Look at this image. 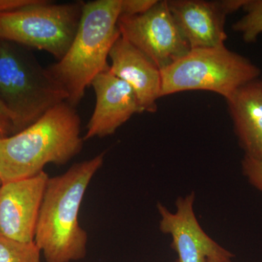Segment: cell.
Here are the masks:
<instances>
[{"label":"cell","mask_w":262,"mask_h":262,"mask_svg":"<svg viewBox=\"0 0 262 262\" xmlns=\"http://www.w3.org/2000/svg\"><path fill=\"white\" fill-rule=\"evenodd\" d=\"M104 156L103 152L74 164L64 173L48 179L34 238L46 262H71L85 257L89 237L79 223V212Z\"/></svg>","instance_id":"6da1fadb"},{"label":"cell","mask_w":262,"mask_h":262,"mask_svg":"<svg viewBox=\"0 0 262 262\" xmlns=\"http://www.w3.org/2000/svg\"><path fill=\"white\" fill-rule=\"evenodd\" d=\"M80 134L78 113L66 101L23 130L0 138V183L31 178L48 164L68 163L82 151Z\"/></svg>","instance_id":"7a4b0ae2"},{"label":"cell","mask_w":262,"mask_h":262,"mask_svg":"<svg viewBox=\"0 0 262 262\" xmlns=\"http://www.w3.org/2000/svg\"><path fill=\"white\" fill-rule=\"evenodd\" d=\"M120 5L121 0L84 3L80 24L68 51L47 67L72 106L80 102L95 77L110 69V51L121 36L117 26Z\"/></svg>","instance_id":"3957f363"},{"label":"cell","mask_w":262,"mask_h":262,"mask_svg":"<svg viewBox=\"0 0 262 262\" xmlns=\"http://www.w3.org/2000/svg\"><path fill=\"white\" fill-rule=\"evenodd\" d=\"M0 98L12 114L15 134L66 102L67 95L47 68L21 46L1 41Z\"/></svg>","instance_id":"277c9868"},{"label":"cell","mask_w":262,"mask_h":262,"mask_svg":"<svg viewBox=\"0 0 262 262\" xmlns=\"http://www.w3.org/2000/svg\"><path fill=\"white\" fill-rule=\"evenodd\" d=\"M259 68L224 46L189 51L161 70V97L189 91H211L230 97L241 86L259 79Z\"/></svg>","instance_id":"5b68a950"},{"label":"cell","mask_w":262,"mask_h":262,"mask_svg":"<svg viewBox=\"0 0 262 262\" xmlns=\"http://www.w3.org/2000/svg\"><path fill=\"white\" fill-rule=\"evenodd\" d=\"M83 4L34 0L20 9L1 13L0 41L48 52L58 61L73 42Z\"/></svg>","instance_id":"8992f818"},{"label":"cell","mask_w":262,"mask_h":262,"mask_svg":"<svg viewBox=\"0 0 262 262\" xmlns=\"http://www.w3.org/2000/svg\"><path fill=\"white\" fill-rule=\"evenodd\" d=\"M117 26L121 37L149 57L160 70L191 50L169 9L168 0L158 1L142 14L120 15Z\"/></svg>","instance_id":"52a82bcc"},{"label":"cell","mask_w":262,"mask_h":262,"mask_svg":"<svg viewBox=\"0 0 262 262\" xmlns=\"http://www.w3.org/2000/svg\"><path fill=\"white\" fill-rule=\"evenodd\" d=\"M48 179L42 171L31 178L0 184V237L34 242Z\"/></svg>","instance_id":"ba28073f"},{"label":"cell","mask_w":262,"mask_h":262,"mask_svg":"<svg viewBox=\"0 0 262 262\" xmlns=\"http://www.w3.org/2000/svg\"><path fill=\"white\" fill-rule=\"evenodd\" d=\"M194 193L179 198L177 211H169L158 203L160 228L173 239L178 262H209L213 259H232L233 255L222 248L202 229L194 211Z\"/></svg>","instance_id":"9c48e42d"},{"label":"cell","mask_w":262,"mask_h":262,"mask_svg":"<svg viewBox=\"0 0 262 262\" xmlns=\"http://www.w3.org/2000/svg\"><path fill=\"white\" fill-rule=\"evenodd\" d=\"M246 0H168L169 9L191 50L218 47L227 40L226 18Z\"/></svg>","instance_id":"30bf717a"},{"label":"cell","mask_w":262,"mask_h":262,"mask_svg":"<svg viewBox=\"0 0 262 262\" xmlns=\"http://www.w3.org/2000/svg\"><path fill=\"white\" fill-rule=\"evenodd\" d=\"M91 85L96 106L86 127L84 140L113 135L135 114L144 113L130 85L108 70L98 74Z\"/></svg>","instance_id":"8fae6325"},{"label":"cell","mask_w":262,"mask_h":262,"mask_svg":"<svg viewBox=\"0 0 262 262\" xmlns=\"http://www.w3.org/2000/svg\"><path fill=\"white\" fill-rule=\"evenodd\" d=\"M110 72L130 85L144 113H154L161 98V70L140 50L120 36L112 48Z\"/></svg>","instance_id":"7c38bea8"},{"label":"cell","mask_w":262,"mask_h":262,"mask_svg":"<svg viewBox=\"0 0 262 262\" xmlns=\"http://www.w3.org/2000/svg\"><path fill=\"white\" fill-rule=\"evenodd\" d=\"M226 101L245 156L262 160V89L259 79L241 86Z\"/></svg>","instance_id":"4fadbf2b"},{"label":"cell","mask_w":262,"mask_h":262,"mask_svg":"<svg viewBox=\"0 0 262 262\" xmlns=\"http://www.w3.org/2000/svg\"><path fill=\"white\" fill-rule=\"evenodd\" d=\"M246 14L232 25L247 43L257 40L262 33V0H246L242 8Z\"/></svg>","instance_id":"5bb4252c"},{"label":"cell","mask_w":262,"mask_h":262,"mask_svg":"<svg viewBox=\"0 0 262 262\" xmlns=\"http://www.w3.org/2000/svg\"><path fill=\"white\" fill-rule=\"evenodd\" d=\"M35 243H22L0 237V262H41Z\"/></svg>","instance_id":"9a60e30c"},{"label":"cell","mask_w":262,"mask_h":262,"mask_svg":"<svg viewBox=\"0 0 262 262\" xmlns=\"http://www.w3.org/2000/svg\"><path fill=\"white\" fill-rule=\"evenodd\" d=\"M242 170L251 184L262 192V160L244 156Z\"/></svg>","instance_id":"2e32d148"},{"label":"cell","mask_w":262,"mask_h":262,"mask_svg":"<svg viewBox=\"0 0 262 262\" xmlns=\"http://www.w3.org/2000/svg\"><path fill=\"white\" fill-rule=\"evenodd\" d=\"M158 1V0H121L120 15L132 16L142 14L151 9Z\"/></svg>","instance_id":"e0dca14e"},{"label":"cell","mask_w":262,"mask_h":262,"mask_svg":"<svg viewBox=\"0 0 262 262\" xmlns=\"http://www.w3.org/2000/svg\"><path fill=\"white\" fill-rule=\"evenodd\" d=\"M13 134L12 114L0 98V138L8 137Z\"/></svg>","instance_id":"ac0fdd59"},{"label":"cell","mask_w":262,"mask_h":262,"mask_svg":"<svg viewBox=\"0 0 262 262\" xmlns=\"http://www.w3.org/2000/svg\"><path fill=\"white\" fill-rule=\"evenodd\" d=\"M34 2V0H0V13L20 9Z\"/></svg>","instance_id":"d6986e66"},{"label":"cell","mask_w":262,"mask_h":262,"mask_svg":"<svg viewBox=\"0 0 262 262\" xmlns=\"http://www.w3.org/2000/svg\"><path fill=\"white\" fill-rule=\"evenodd\" d=\"M209 262H232L231 259H213Z\"/></svg>","instance_id":"ffe728a7"},{"label":"cell","mask_w":262,"mask_h":262,"mask_svg":"<svg viewBox=\"0 0 262 262\" xmlns=\"http://www.w3.org/2000/svg\"><path fill=\"white\" fill-rule=\"evenodd\" d=\"M259 82H260V84H261V89H262V77L261 79H259Z\"/></svg>","instance_id":"44dd1931"},{"label":"cell","mask_w":262,"mask_h":262,"mask_svg":"<svg viewBox=\"0 0 262 262\" xmlns=\"http://www.w3.org/2000/svg\"><path fill=\"white\" fill-rule=\"evenodd\" d=\"M0 46H1V41H0Z\"/></svg>","instance_id":"7402d4cb"},{"label":"cell","mask_w":262,"mask_h":262,"mask_svg":"<svg viewBox=\"0 0 262 262\" xmlns=\"http://www.w3.org/2000/svg\"><path fill=\"white\" fill-rule=\"evenodd\" d=\"M0 184H1V183H0Z\"/></svg>","instance_id":"603a6c76"},{"label":"cell","mask_w":262,"mask_h":262,"mask_svg":"<svg viewBox=\"0 0 262 262\" xmlns=\"http://www.w3.org/2000/svg\"></svg>","instance_id":"cb8c5ba5"}]
</instances>
